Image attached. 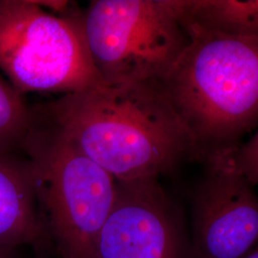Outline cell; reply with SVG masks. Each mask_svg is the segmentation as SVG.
Here are the masks:
<instances>
[{
	"label": "cell",
	"instance_id": "6da1fadb",
	"mask_svg": "<svg viewBox=\"0 0 258 258\" xmlns=\"http://www.w3.org/2000/svg\"><path fill=\"white\" fill-rule=\"evenodd\" d=\"M33 109L117 181L159 177L190 156V141L158 82L104 84Z\"/></svg>",
	"mask_w": 258,
	"mask_h": 258
},
{
	"label": "cell",
	"instance_id": "7a4b0ae2",
	"mask_svg": "<svg viewBox=\"0 0 258 258\" xmlns=\"http://www.w3.org/2000/svg\"><path fill=\"white\" fill-rule=\"evenodd\" d=\"M181 25L188 42L158 83L189 138V159L206 163L256 126L258 37Z\"/></svg>",
	"mask_w": 258,
	"mask_h": 258
},
{
	"label": "cell",
	"instance_id": "3957f363",
	"mask_svg": "<svg viewBox=\"0 0 258 258\" xmlns=\"http://www.w3.org/2000/svg\"><path fill=\"white\" fill-rule=\"evenodd\" d=\"M22 150L33 176L38 212L61 258H94L113 207L117 180L32 107Z\"/></svg>",
	"mask_w": 258,
	"mask_h": 258
},
{
	"label": "cell",
	"instance_id": "277c9868",
	"mask_svg": "<svg viewBox=\"0 0 258 258\" xmlns=\"http://www.w3.org/2000/svg\"><path fill=\"white\" fill-rule=\"evenodd\" d=\"M83 15L55 13L38 1L0 0V70L18 92L65 95L105 84L87 47Z\"/></svg>",
	"mask_w": 258,
	"mask_h": 258
},
{
	"label": "cell",
	"instance_id": "5b68a950",
	"mask_svg": "<svg viewBox=\"0 0 258 258\" xmlns=\"http://www.w3.org/2000/svg\"><path fill=\"white\" fill-rule=\"evenodd\" d=\"M83 22L93 63L108 85L159 82L188 42L166 0H95Z\"/></svg>",
	"mask_w": 258,
	"mask_h": 258
},
{
	"label": "cell",
	"instance_id": "8992f818",
	"mask_svg": "<svg viewBox=\"0 0 258 258\" xmlns=\"http://www.w3.org/2000/svg\"><path fill=\"white\" fill-rule=\"evenodd\" d=\"M94 258H186L180 212L157 177L117 181Z\"/></svg>",
	"mask_w": 258,
	"mask_h": 258
},
{
	"label": "cell",
	"instance_id": "52a82bcc",
	"mask_svg": "<svg viewBox=\"0 0 258 258\" xmlns=\"http://www.w3.org/2000/svg\"><path fill=\"white\" fill-rule=\"evenodd\" d=\"M194 249L198 258H243L258 236L257 199L249 181L207 166L194 197Z\"/></svg>",
	"mask_w": 258,
	"mask_h": 258
},
{
	"label": "cell",
	"instance_id": "ba28073f",
	"mask_svg": "<svg viewBox=\"0 0 258 258\" xmlns=\"http://www.w3.org/2000/svg\"><path fill=\"white\" fill-rule=\"evenodd\" d=\"M44 234L27 159L0 154V248L38 242Z\"/></svg>",
	"mask_w": 258,
	"mask_h": 258
},
{
	"label": "cell",
	"instance_id": "9c48e42d",
	"mask_svg": "<svg viewBox=\"0 0 258 258\" xmlns=\"http://www.w3.org/2000/svg\"><path fill=\"white\" fill-rule=\"evenodd\" d=\"M166 1L180 23L230 37H258L257 0Z\"/></svg>",
	"mask_w": 258,
	"mask_h": 258
},
{
	"label": "cell",
	"instance_id": "30bf717a",
	"mask_svg": "<svg viewBox=\"0 0 258 258\" xmlns=\"http://www.w3.org/2000/svg\"><path fill=\"white\" fill-rule=\"evenodd\" d=\"M32 117V108L22 95L0 77V154H12L22 148Z\"/></svg>",
	"mask_w": 258,
	"mask_h": 258
},
{
	"label": "cell",
	"instance_id": "8fae6325",
	"mask_svg": "<svg viewBox=\"0 0 258 258\" xmlns=\"http://www.w3.org/2000/svg\"><path fill=\"white\" fill-rule=\"evenodd\" d=\"M243 258H258V251L257 249H255V250H251V251H249V253L245 256V257Z\"/></svg>",
	"mask_w": 258,
	"mask_h": 258
},
{
	"label": "cell",
	"instance_id": "7c38bea8",
	"mask_svg": "<svg viewBox=\"0 0 258 258\" xmlns=\"http://www.w3.org/2000/svg\"><path fill=\"white\" fill-rule=\"evenodd\" d=\"M0 258H8L6 254V249L0 248Z\"/></svg>",
	"mask_w": 258,
	"mask_h": 258
}]
</instances>
